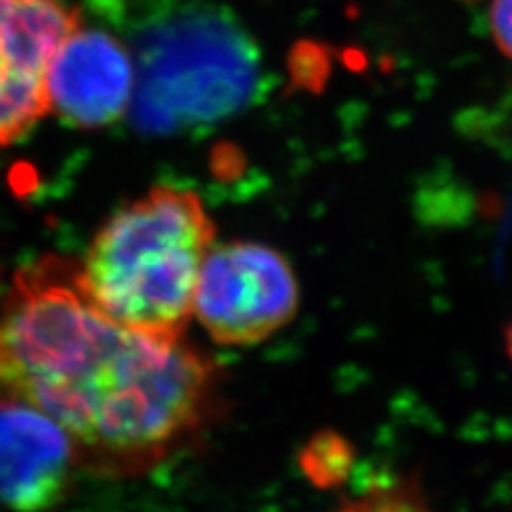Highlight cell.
Returning <instances> with one entry per match:
<instances>
[{
    "label": "cell",
    "mask_w": 512,
    "mask_h": 512,
    "mask_svg": "<svg viewBox=\"0 0 512 512\" xmlns=\"http://www.w3.org/2000/svg\"><path fill=\"white\" fill-rule=\"evenodd\" d=\"M79 13L62 0H0V146L24 137L47 111V73Z\"/></svg>",
    "instance_id": "5"
},
{
    "label": "cell",
    "mask_w": 512,
    "mask_h": 512,
    "mask_svg": "<svg viewBox=\"0 0 512 512\" xmlns=\"http://www.w3.org/2000/svg\"><path fill=\"white\" fill-rule=\"evenodd\" d=\"M352 446L331 429L316 434L299 455V466L316 487H335L346 480L352 468Z\"/></svg>",
    "instance_id": "8"
},
{
    "label": "cell",
    "mask_w": 512,
    "mask_h": 512,
    "mask_svg": "<svg viewBox=\"0 0 512 512\" xmlns=\"http://www.w3.org/2000/svg\"><path fill=\"white\" fill-rule=\"evenodd\" d=\"M77 463L69 436L43 412L0 404V504L15 512L56 506Z\"/></svg>",
    "instance_id": "7"
},
{
    "label": "cell",
    "mask_w": 512,
    "mask_h": 512,
    "mask_svg": "<svg viewBox=\"0 0 512 512\" xmlns=\"http://www.w3.org/2000/svg\"><path fill=\"white\" fill-rule=\"evenodd\" d=\"M133 28V118L171 135L233 118L263 86L254 39L216 0H141Z\"/></svg>",
    "instance_id": "3"
},
{
    "label": "cell",
    "mask_w": 512,
    "mask_h": 512,
    "mask_svg": "<svg viewBox=\"0 0 512 512\" xmlns=\"http://www.w3.org/2000/svg\"><path fill=\"white\" fill-rule=\"evenodd\" d=\"M335 512H436L429 506L419 480L397 478L393 483L370 487Z\"/></svg>",
    "instance_id": "9"
},
{
    "label": "cell",
    "mask_w": 512,
    "mask_h": 512,
    "mask_svg": "<svg viewBox=\"0 0 512 512\" xmlns=\"http://www.w3.org/2000/svg\"><path fill=\"white\" fill-rule=\"evenodd\" d=\"M461 3H468L470 5V3H476V0H461Z\"/></svg>",
    "instance_id": "12"
},
{
    "label": "cell",
    "mask_w": 512,
    "mask_h": 512,
    "mask_svg": "<svg viewBox=\"0 0 512 512\" xmlns=\"http://www.w3.org/2000/svg\"><path fill=\"white\" fill-rule=\"evenodd\" d=\"M45 256L15 278L0 314V404L43 412L79 463L135 474L171 455L212 414L218 372L180 340L111 323Z\"/></svg>",
    "instance_id": "1"
},
{
    "label": "cell",
    "mask_w": 512,
    "mask_h": 512,
    "mask_svg": "<svg viewBox=\"0 0 512 512\" xmlns=\"http://www.w3.org/2000/svg\"><path fill=\"white\" fill-rule=\"evenodd\" d=\"M212 246L214 222L195 192L158 186L103 224L75 280L111 323L180 340Z\"/></svg>",
    "instance_id": "2"
},
{
    "label": "cell",
    "mask_w": 512,
    "mask_h": 512,
    "mask_svg": "<svg viewBox=\"0 0 512 512\" xmlns=\"http://www.w3.org/2000/svg\"><path fill=\"white\" fill-rule=\"evenodd\" d=\"M504 346H506V352H508V357L512 361V320L504 329Z\"/></svg>",
    "instance_id": "11"
},
{
    "label": "cell",
    "mask_w": 512,
    "mask_h": 512,
    "mask_svg": "<svg viewBox=\"0 0 512 512\" xmlns=\"http://www.w3.org/2000/svg\"><path fill=\"white\" fill-rule=\"evenodd\" d=\"M135 60L114 35L77 26L62 39L47 73L50 111L73 126L120 120L133 103Z\"/></svg>",
    "instance_id": "6"
},
{
    "label": "cell",
    "mask_w": 512,
    "mask_h": 512,
    "mask_svg": "<svg viewBox=\"0 0 512 512\" xmlns=\"http://www.w3.org/2000/svg\"><path fill=\"white\" fill-rule=\"evenodd\" d=\"M297 308L295 271L276 248L231 242L207 252L192 314L218 344H259L291 323Z\"/></svg>",
    "instance_id": "4"
},
{
    "label": "cell",
    "mask_w": 512,
    "mask_h": 512,
    "mask_svg": "<svg viewBox=\"0 0 512 512\" xmlns=\"http://www.w3.org/2000/svg\"><path fill=\"white\" fill-rule=\"evenodd\" d=\"M489 28L498 50L512 60V0H491Z\"/></svg>",
    "instance_id": "10"
}]
</instances>
